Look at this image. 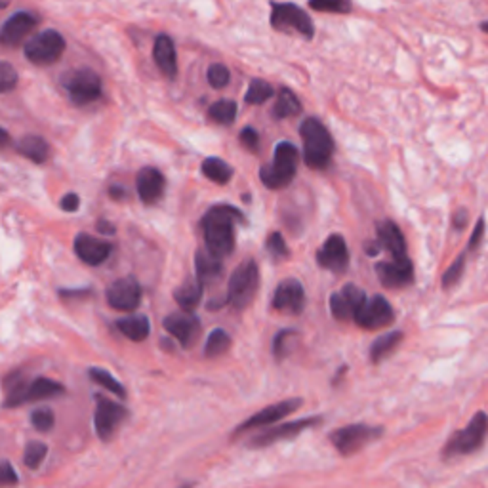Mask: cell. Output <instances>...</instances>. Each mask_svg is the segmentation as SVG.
Returning a JSON list of instances; mask_svg holds the SVG:
<instances>
[{
    "instance_id": "1",
    "label": "cell",
    "mask_w": 488,
    "mask_h": 488,
    "mask_svg": "<svg viewBox=\"0 0 488 488\" xmlns=\"http://www.w3.org/2000/svg\"><path fill=\"white\" fill-rule=\"evenodd\" d=\"M243 222L244 217L241 210L233 208L229 204L212 206L201 222L206 248L220 258L229 256L235 248V225Z\"/></svg>"
},
{
    "instance_id": "2",
    "label": "cell",
    "mask_w": 488,
    "mask_h": 488,
    "mask_svg": "<svg viewBox=\"0 0 488 488\" xmlns=\"http://www.w3.org/2000/svg\"><path fill=\"white\" fill-rule=\"evenodd\" d=\"M4 389H6V401L4 406H21L33 401H42V399H54L62 395L65 387L57 384L50 378H35L33 382H27L21 378L20 372H12L10 376L4 378Z\"/></svg>"
},
{
    "instance_id": "3",
    "label": "cell",
    "mask_w": 488,
    "mask_h": 488,
    "mask_svg": "<svg viewBox=\"0 0 488 488\" xmlns=\"http://www.w3.org/2000/svg\"><path fill=\"white\" fill-rule=\"evenodd\" d=\"M300 136L303 140V161L313 170H324L332 161L334 141L319 119L309 117L301 122Z\"/></svg>"
},
{
    "instance_id": "4",
    "label": "cell",
    "mask_w": 488,
    "mask_h": 488,
    "mask_svg": "<svg viewBox=\"0 0 488 488\" xmlns=\"http://www.w3.org/2000/svg\"><path fill=\"white\" fill-rule=\"evenodd\" d=\"M298 161H300L298 149H296L290 141H280V143H277L275 155H273V162L271 164H265V166L259 170V178H261L265 187H286V185L294 180V175H296Z\"/></svg>"
},
{
    "instance_id": "5",
    "label": "cell",
    "mask_w": 488,
    "mask_h": 488,
    "mask_svg": "<svg viewBox=\"0 0 488 488\" xmlns=\"http://www.w3.org/2000/svg\"><path fill=\"white\" fill-rule=\"evenodd\" d=\"M488 435V416L487 412L479 410L475 414L468 426L456 431L447 440V445L443 448L445 458H458V456H469L481 450L485 445V439Z\"/></svg>"
},
{
    "instance_id": "6",
    "label": "cell",
    "mask_w": 488,
    "mask_h": 488,
    "mask_svg": "<svg viewBox=\"0 0 488 488\" xmlns=\"http://www.w3.org/2000/svg\"><path fill=\"white\" fill-rule=\"evenodd\" d=\"M259 285V273L256 261H244L233 271L229 279V286H227V301L235 309H244L248 307L256 296Z\"/></svg>"
},
{
    "instance_id": "7",
    "label": "cell",
    "mask_w": 488,
    "mask_h": 488,
    "mask_svg": "<svg viewBox=\"0 0 488 488\" xmlns=\"http://www.w3.org/2000/svg\"><path fill=\"white\" fill-rule=\"evenodd\" d=\"M271 27L279 33H298L303 38H313L315 25L303 8L290 2H277L271 6Z\"/></svg>"
},
{
    "instance_id": "8",
    "label": "cell",
    "mask_w": 488,
    "mask_h": 488,
    "mask_svg": "<svg viewBox=\"0 0 488 488\" xmlns=\"http://www.w3.org/2000/svg\"><path fill=\"white\" fill-rule=\"evenodd\" d=\"M63 88L69 94L71 101L78 107L94 103L101 98V78L92 69H73L62 78Z\"/></svg>"
},
{
    "instance_id": "9",
    "label": "cell",
    "mask_w": 488,
    "mask_h": 488,
    "mask_svg": "<svg viewBox=\"0 0 488 488\" xmlns=\"http://www.w3.org/2000/svg\"><path fill=\"white\" fill-rule=\"evenodd\" d=\"M382 435H384V427L353 424V426H345L338 431L330 433V440L342 456H351L370 445L372 440L380 439Z\"/></svg>"
},
{
    "instance_id": "10",
    "label": "cell",
    "mask_w": 488,
    "mask_h": 488,
    "mask_svg": "<svg viewBox=\"0 0 488 488\" xmlns=\"http://www.w3.org/2000/svg\"><path fill=\"white\" fill-rule=\"evenodd\" d=\"M25 57L35 65H52L56 63L65 52V38L54 29H46L25 44Z\"/></svg>"
},
{
    "instance_id": "11",
    "label": "cell",
    "mask_w": 488,
    "mask_h": 488,
    "mask_svg": "<svg viewBox=\"0 0 488 488\" xmlns=\"http://www.w3.org/2000/svg\"><path fill=\"white\" fill-rule=\"evenodd\" d=\"M128 416V410L124 406L115 403L109 397L103 395H96V414H94V426H96V433L101 440H111L115 431L119 429Z\"/></svg>"
},
{
    "instance_id": "12",
    "label": "cell",
    "mask_w": 488,
    "mask_h": 488,
    "mask_svg": "<svg viewBox=\"0 0 488 488\" xmlns=\"http://www.w3.org/2000/svg\"><path fill=\"white\" fill-rule=\"evenodd\" d=\"M395 321V311L389 306V301L384 296H372L363 301L355 315V322L366 330H378V328L389 326Z\"/></svg>"
},
{
    "instance_id": "13",
    "label": "cell",
    "mask_w": 488,
    "mask_h": 488,
    "mask_svg": "<svg viewBox=\"0 0 488 488\" xmlns=\"http://www.w3.org/2000/svg\"><path fill=\"white\" fill-rule=\"evenodd\" d=\"M321 422H322L321 416H311V418L296 419V422L282 424V426L269 427V429H265V431H261L259 435H256V437H252L250 443H248V447L250 448L271 447V445L279 443V440L292 439V437H296V435H300L301 431L319 426Z\"/></svg>"
},
{
    "instance_id": "14",
    "label": "cell",
    "mask_w": 488,
    "mask_h": 488,
    "mask_svg": "<svg viewBox=\"0 0 488 488\" xmlns=\"http://www.w3.org/2000/svg\"><path fill=\"white\" fill-rule=\"evenodd\" d=\"M301 406V399H288V401H280V403H275L271 406H265L261 410H258L252 418H248L246 422H243L241 426L235 429L233 437H238L241 433L250 431V429H256V427H265L271 426L275 422H279L288 414H292Z\"/></svg>"
},
{
    "instance_id": "15",
    "label": "cell",
    "mask_w": 488,
    "mask_h": 488,
    "mask_svg": "<svg viewBox=\"0 0 488 488\" xmlns=\"http://www.w3.org/2000/svg\"><path fill=\"white\" fill-rule=\"evenodd\" d=\"M376 273L385 288H405L414 282V265L410 258H399L391 261H378Z\"/></svg>"
},
{
    "instance_id": "16",
    "label": "cell",
    "mask_w": 488,
    "mask_h": 488,
    "mask_svg": "<svg viewBox=\"0 0 488 488\" xmlns=\"http://www.w3.org/2000/svg\"><path fill=\"white\" fill-rule=\"evenodd\" d=\"M271 306L275 311H280V313L300 315L303 311V307H306V292H303V286H301L300 280H282L275 290Z\"/></svg>"
},
{
    "instance_id": "17",
    "label": "cell",
    "mask_w": 488,
    "mask_h": 488,
    "mask_svg": "<svg viewBox=\"0 0 488 488\" xmlns=\"http://www.w3.org/2000/svg\"><path fill=\"white\" fill-rule=\"evenodd\" d=\"M164 328H166L170 334L174 336L175 340L180 342V345L183 347H191L193 343L196 342L199 338V332H201V322L196 319L195 315L191 311H178V313L168 315L164 319Z\"/></svg>"
},
{
    "instance_id": "18",
    "label": "cell",
    "mask_w": 488,
    "mask_h": 488,
    "mask_svg": "<svg viewBox=\"0 0 488 488\" xmlns=\"http://www.w3.org/2000/svg\"><path fill=\"white\" fill-rule=\"evenodd\" d=\"M364 300H366V294L359 286L345 285L340 292L330 296V313L340 321H347L351 317L355 319L357 311L363 306Z\"/></svg>"
},
{
    "instance_id": "19",
    "label": "cell",
    "mask_w": 488,
    "mask_h": 488,
    "mask_svg": "<svg viewBox=\"0 0 488 488\" xmlns=\"http://www.w3.org/2000/svg\"><path fill=\"white\" fill-rule=\"evenodd\" d=\"M317 264L328 271L343 273L349 265V250L342 235H330L317 252Z\"/></svg>"
},
{
    "instance_id": "20",
    "label": "cell",
    "mask_w": 488,
    "mask_h": 488,
    "mask_svg": "<svg viewBox=\"0 0 488 488\" xmlns=\"http://www.w3.org/2000/svg\"><path fill=\"white\" fill-rule=\"evenodd\" d=\"M107 301L113 309L119 311H134L141 301V288L138 280L132 277L115 280L107 290Z\"/></svg>"
},
{
    "instance_id": "21",
    "label": "cell",
    "mask_w": 488,
    "mask_h": 488,
    "mask_svg": "<svg viewBox=\"0 0 488 488\" xmlns=\"http://www.w3.org/2000/svg\"><path fill=\"white\" fill-rule=\"evenodd\" d=\"M113 246L107 241L96 238L88 233H78L75 238V254L86 265H101L111 256Z\"/></svg>"
},
{
    "instance_id": "22",
    "label": "cell",
    "mask_w": 488,
    "mask_h": 488,
    "mask_svg": "<svg viewBox=\"0 0 488 488\" xmlns=\"http://www.w3.org/2000/svg\"><path fill=\"white\" fill-rule=\"evenodd\" d=\"M36 20L35 14L31 12H15L12 17H8L2 25V31H0V42L4 46H15L20 44L25 36L36 27Z\"/></svg>"
},
{
    "instance_id": "23",
    "label": "cell",
    "mask_w": 488,
    "mask_h": 488,
    "mask_svg": "<svg viewBox=\"0 0 488 488\" xmlns=\"http://www.w3.org/2000/svg\"><path fill=\"white\" fill-rule=\"evenodd\" d=\"M136 185H138V195L145 204L157 203L164 193L166 187V180L162 175L161 170H157L153 166L141 168L140 174L136 178Z\"/></svg>"
},
{
    "instance_id": "24",
    "label": "cell",
    "mask_w": 488,
    "mask_h": 488,
    "mask_svg": "<svg viewBox=\"0 0 488 488\" xmlns=\"http://www.w3.org/2000/svg\"><path fill=\"white\" fill-rule=\"evenodd\" d=\"M378 233V244L382 246V250H387L391 254V258H406V241L405 235L401 233L399 225L391 220H384L378 222L376 227Z\"/></svg>"
},
{
    "instance_id": "25",
    "label": "cell",
    "mask_w": 488,
    "mask_h": 488,
    "mask_svg": "<svg viewBox=\"0 0 488 488\" xmlns=\"http://www.w3.org/2000/svg\"><path fill=\"white\" fill-rule=\"evenodd\" d=\"M153 57L157 67L168 78H175L178 75V54H175L174 41L168 35H159L153 44Z\"/></svg>"
},
{
    "instance_id": "26",
    "label": "cell",
    "mask_w": 488,
    "mask_h": 488,
    "mask_svg": "<svg viewBox=\"0 0 488 488\" xmlns=\"http://www.w3.org/2000/svg\"><path fill=\"white\" fill-rule=\"evenodd\" d=\"M195 269H196V279L203 280L204 285L208 282H214L222 277L224 273V264H222V258L216 256L214 252H210L208 248H203L195 254Z\"/></svg>"
},
{
    "instance_id": "27",
    "label": "cell",
    "mask_w": 488,
    "mask_h": 488,
    "mask_svg": "<svg viewBox=\"0 0 488 488\" xmlns=\"http://www.w3.org/2000/svg\"><path fill=\"white\" fill-rule=\"evenodd\" d=\"M17 151L20 155H23L29 161L36 162V164H42V162L48 159L50 155V145L48 141L41 138V136H23L20 141H17Z\"/></svg>"
},
{
    "instance_id": "28",
    "label": "cell",
    "mask_w": 488,
    "mask_h": 488,
    "mask_svg": "<svg viewBox=\"0 0 488 488\" xmlns=\"http://www.w3.org/2000/svg\"><path fill=\"white\" fill-rule=\"evenodd\" d=\"M204 282L199 279H191L187 282H183L182 286H178L174 292V300L178 301V306L185 309V311H193L199 301L203 298Z\"/></svg>"
},
{
    "instance_id": "29",
    "label": "cell",
    "mask_w": 488,
    "mask_h": 488,
    "mask_svg": "<svg viewBox=\"0 0 488 488\" xmlns=\"http://www.w3.org/2000/svg\"><path fill=\"white\" fill-rule=\"evenodd\" d=\"M117 328L120 332L132 340V342H143L149 332H151V324L147 321L145 315H132V317H122L117 321Z\"/></svg>"
},
{
    "instance_id": "30",
    "label": "cell",
    "mask_w": 488,
    "mask_h": 488,
    "mask_svg": "<svg viewBox=\"0 0 488 488\" xmlns=\"http://www.w3.org/2000/svg\"><path fill=\"white\" fill-rule=\"evenodd\" d=\"M403 338H405V334L403 332H399V330H395V332H389V334H384L378 338L376 342L372 343V347H370V361L372 363H382L384 359H387L389 355H393L395 353V349L401 345V342H403Z\"/></svg>"
},
{
    "instance_id": "31",
    "label": "cell",
    "mask_w": 488,
    "mask_h": 488,
    "mask_svg": "<svg viewBox=\"0 0 488 488\" xmlns=\"http://www.w3.org/2000/svg\"><path fill=\"white\" fill-rule=\"evenodd\" d=\"M301 111V103L298 96L294 94L292 90L288 88H282L277 96V103L273 107V117L277 119H288V117H294Z\"/></svg>"
},
{
    "instance_id": "32",
    "label": "cell",
    "mask_w": 488,
    "mask_h": 488,
    "mask_svg": "<svg viewBox=\"0 0 488 488\" xmlns=\"http://www.w3.org/2000/svg\"><path fill=\"white\" fill-rule=\"evenodd\" d=\"M203 174L208 178L210 182L224 185L233 178V168L217 157H210L203 162Z\"/></svg>"
},
{
    "instance_id": "33",
    "label": "cell",
    "mask_w": 488,
    "mask_h": 488,
    "mask_svg": "<svg viewBox=\"0 0 488 488\" xmlns=\"http://www.w3.org/2000/svg\"><path fill=\"white\" fill-rule=\"evenodd\" d=\"M208 117L216 120L217 124H233L237 119V103L231 99H220L216 103L210 105Z\"/></svg>"
},
{
    "instance_id": "34",
    "label": "cell",
    "mask_w": 488,
    "mask_h": 488,
    "mask_svg": "<svg viewBox=\"0 0 488 488\" xmlns=\"http://www.w3.org/2000/svg\"><path fill=\"white\" fill-rule=\"evenodd\" d=\"M231 347V338L229 334L225 332L224 328H216L212 330L206 340V345H204V355L212 359V357L224 355L225 351Z\"/></svg>"
},
{
    "instance_id": "35",
    "label": "cell",
    "mask_w": 488,
    "mask_h": 488,
    "mask_svg": "<svg viewBox=\"0 0 488 488\" xmlns=\"http://www.w3.org/2000/svg\"><path fill=\"white\" fill-rule=\"evenodd\" d=\"M88 376H90L96 384H99L101 387H105V389L109 391V393H113V395H117V397L120 399L126 397L124 385L120 384L119 380L113 376V374H109L107 370L94 366V368H90V372H88Z\"/></svg>"
},
{
    "instance_id": "36",
    "label": "cell",
    "mask_w": 488,
    "mask_h": 488,
    "mask_svg": "<svg viewBox=\"0 0 488 488\" xmlns=\"http://www.w3.org/2000/svg\"><path fill=\"white\" fill-rule=\"evenodd\" d=\"M275 96V90L269 82H265L261 78H254L246 90V96H244V101L250 105H259L265 103L267 99Z\"/></svg>"
},
{
    "instance_id": "37",
    "label": "cell",
    "mask_w": 488,
    "mask_h": 488,
    "mask_svg": "<svg viewBox=\"0 0 488 488\" xmlns=\"http://www.w3.org/2000/svg\"><path fill=\"white\" fill-rule=\"evenodd\" d=\"M468 250H464L458 256V259L454 261L450 267H448L447 271H445V275H443V288H452L454 285H458L461 280V277H464V271H466V264H468Z\"/></svg>"
},
{
    "instance_id": "38",
    "label": "cell",
    "mask_w": 488,
    "mask_h": 488,
    "mask_svg": "<svg viewBox=\"0 0 488 488\" xmlns=\"http://www.w3.org/2000/svg\"><path fill=\"white\" fill-rule=\"evenodd\" d=\"M48 454V447L41 443V440H31L27 447H25V452H23V464L27 466L29 469H36L41 466L44 458Z\"/></svg>"
},
{
    "instance_id": "39",
    "label": "cell",
    "mask_w": 488,
    "mask_h": 488,
    "mask_svg": "<svg viewBox=\"0 0 488 488\" xmlns=\"http://www.w3.org/2000/svg\"><path fill=\"white\" fill-rule=\"evenodd\" d=\"M309 8L326 14H349L351 0H309Z\"/></svg>"
},
{
    "instance_id": "40",
    "label": "cell",
    "mask_w": 488,
    "mask_h": 488,
    "mask_svg": "<svg viewBox=\"0 0 488 488\" xmlns=\"http://www.w3.org/2000/svg\"><path fill=\"white\" fill-rule=\"evenodd\" d=\"M206 77H208V84L212 86V88L222 90V88H225V86L229 84L231 73L224 63H214V65H210L208 75H206Z\"/></svg>"
},
{
    "instance_id": "41",
    "label": "cell",
    "mask_w": 488,
    "mask_h": 488,
    "mask_svg": "<svg viewBox=\"0 0 488 488\" xmlns=\"http://www.w3.org/2000/svg\"><path fill=\"white\" fill-rule=\"evenodd\" d=\"M54 422H56V418H54V412L50 410V408H36V410L31 414V424L35 426L36 431H50V429L54 427Z\"/></svg>"
},
{
    "instance_id": "42",
    "label": "cell",
    "mask_w": 488,
    "mask_h": 488,
    "mask_svg": "<svg viewBox=\"0 0 488 488\" xmlns=\"http://www.w3.org/2000/svg\"><path fill=\"white\" fill-rule=\"evenodd\" d=\"M17 84V73L8 62H2L0 65V92L8 94L10 90H14Z\"/></svg>"
},
{
    "instance_id": "43",
    "label": "cell",
    "mask_w": 488,
    "mask_h": 488,
    "mask_svg": "<svg viewBox=\"0 0 488 488\" xmlns=\"http://www.w3.org/2000/svg\"><path fill=\"white\" fill-rule=\"evenodd\" d=\"M265 246H267V252L271 254L273 258H286V256L290 254V250H288V246H286L285 238H282L280 233H271L269 238H267V243H265Z\"/></svg>"
},
{
    "instance_id": "44",
    "label": "cell",
    "mask_w": 488,
    "mask_h": 488,
    "mask_svg": "<svg viewBox=\"0 0 488 488\" xmlns=\"http://www.w3.org/2000/svg\"><path fill=\"white\" fill-rule=\"evenodd\" d=\"M294 334H296L294 330H282V332H279V334L275 336V340H273V355L277 357V359H282V357L288 353L286 342H288L290 336Z\"/></svg>"
},
{
    "instance_id": "45",
    "label": "cell",
    "mask_w": 488,
    "mask_h": 488,
    "mask_svg": "<svg viewBox=\"0 0 488 488\" xmlns=\"http://www.w3.org/2000/svg\"><path fill=\"white\" fill-rule=\"evenodd\" d=\"M482 237H485V217H479V220H477V224H475L473 233H471V237H469L468 248H466V250H468L469 254L479 250V246H481L482 243Z\"/></svg>"
},
{
    "instance_id": "46",
    "label": "cell",
    "mask_w": 488,
    "mask_h": 488,
    "mask_svg": "<svg viewBox=\"0 0 488 488\" xmlns=\"http://www.w3.org/2000/svg\"><path fill=\"white\" fill-rule=\"evenodd\" d=\"M241 143L244 147H248L250 151H256L259 145V134L252 126H246L243 132H241Z\"/></svg>"
},
{
    "instance_id": "47",
    "label": "cell",
    "mask_w": 488,
    "mask_h": 488,
    "mask_svg": "<svg viewBox=\"0 0 488 488\" xmlns=\"http://www.w3.org/2000/svg\"><path fill=\"white\" fill-rule=\"evenodd\" d=\"M0 481H2V485H15V482H20V477L15 475L12 464L8 460L2 461V477H0Z\"/></svg>"
},
{
    "instance_id": "48",
    "label": "cell",
    "mask_w": 488,
    "mask_h": 488,
    "mask_svg": "<svg viewBox=\"0 0 488 488\" xmlns=\"http://www.w3.org/2000/svg\"><path fill=\"white\" fill-rule=\"evenodd\" d=\"M59 206H62L63 212H77L78 206H80V199H78V195H75V193H67V195L62 199Z\"/></svg>"
},
{
    "instance_id": "49",
    "label": "cell",
    "mask_w": 488,
    "mask_h": 488,
    "mask_svg": "<svg viewBox=\"0 0 488 488\" xmlns=\"http://www.w3.org/2000/svg\"><path fill=\"white\" fill-rule=\"evenodd\" d=\"M466 224H468V212H466V210H458V212H456L452 217L454 229L461 231L464 227H466Z\"/></svg>"
},
{
    "instance_id": "50",
    "label": "cell",
    "mask_w": 488,
    "mask_h": 488,
    "mask_svg": "<svg viewBox=\"0 0 488 488\" xmlns=\"http://www.w3.org/2000/svg\"><path fill=\"white\" fill-rule=\"evenodd\" d=\"M90 294V288H63V290H59V296H63V298H78V296H88Z\"/></svg>"
},
{
    "instance_id": "51",
    "label": "cell",
    "mask_w": 488,
    "mask_h": 488,
    "mask_svg": "<svg viewBox=\"0 0 488 488\" xmlns=\"http://www.w3.org/2000/svg\"><path fill=\"white\" fill-rule=\"evenodd\" d=\"M96 227H98L99 233H103V235H115V225L109 224V222H105V220H99Z\"/></svg>"
},
{
    "instance_id": "52",
    "label": "cell",
    "mask_w": 488,
    "mask_h": 488,
    "mask_svg": "<svg viewBox=\"0 0 488 488\" xmlns=\"http://www.w3.org/2000/svg\"><path fill=\"white\" fill-rule=\"evenodd\" d=\"M111 195L115 196V199H119V196L124 195V191H120V189H115V187H113V189H111Z\"/></svg>"
},
{
    "instance_id": "53",
    "label": "cell",
    "mask_w": 488,
    "mask_h": 488,
    "mask_svg": "<svg viewBox=\"0 0 488 488\" xmlns=\"http://www.w3.org/2000/svg\"><path fill=\"white\" fill-rule=\"evenodd\" d=\"M481 29H482V31H485V33H488V21L481 23Z\"/></svg>"
}]
</instances>
